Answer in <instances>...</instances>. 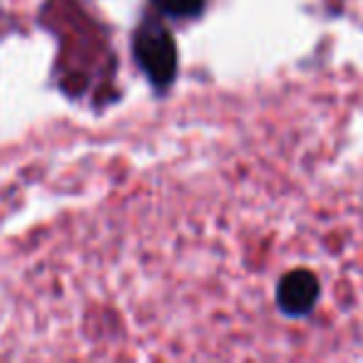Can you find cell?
Instances as JSON below:
<instances>
[{"label":"cell","instance_id":"cell-2","mask_svg":"<svg viewBox=\"0 0 363 363\" xmlns=\"http://www.w3.org/2000/svg\"><path fill=\"white\" fill-rule=\"evenodd\" d=\"M318 296H321V281L316 274L306 272V269L289 272L277 289V303L284 316L289 318L308 316L316 308Z\"/></svg>","mask_w":363,"mask_h":363},{"label":"cell","instance_id":"cell-1","mask_svg":"<svg viewBox=\"0 0 363 363\" xmlns=\"http://www.w3.org/2000/svg\"><path fill=\"white\" fill-rule=\"evenodd\" d=\"M132 52L145 72V77L157 87L164 90L174 82L177 77V45L169 30L157 23H145L140 30L135 33V43H132Z\"/></svg>","mask_w":363,"mask_h":363},{"label":"cell","instance_id":"cell-3","mask_svg":"<svg viewBox=\"0 0 363 363\" xmlns=\"http://www.w3.org/2000/svg\"><path fill=\"white\" fill-rule=\"evenodd\" d=\"M152 6L167 18H174V21H187L202 13L204 0H152Z\"/></svg>","mask_w":363,"mask_h":363}]
</instances>
